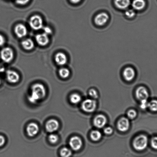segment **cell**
Segmentation results:
<instances>
[{
    "instance_id": "cell-1",
    "label": "cell",
    "mask_w": 157,
    "mask_h": 157,
    "mask_svg": "<svg viewBox=\"0 0 157 157\" xmlns=\"http://www.w3.org/2000/svg\"><path fill=\"white\" fill-rule=\"evenodd\" d=\"M45 95L46 90L44 85L40 83L35 84L32 87L31 95L29 97V100L31 103H34L44 98Z\"/></svg>"
},
{
    "instance_id": "cell-2",
    "label": "cell",
    "mask_w": 157,
    "mask_h": 157,
    "mask_svg": "<svg viewBox=\"0 0 157 157\" xmlns=\"http://www.w3.org/2000/svg\"><path fill=\"white\" fill-rule=\"evenodd\" d=\"M148 144V139L146 136L141 135L136 137L134 140L133 146L137 151L144 150L147 147Z\"/></svg>"
},
{
    "instance_id": "cell-3",
    "label": "cell",
    "mask_w": 157,
    "mask_h": 157,
    "mask_svg": "<svg viewBox=\"0 0 157 157\" xmlns=\"http://www.w3.org/2000/svg\"><path fill=\"white\" fill-rule=\"evenodd\" d=\"M29 25L30 27L34 30H39L43 28V21L42 17L39 15H35L30 18Z\"/></svg>"
},
{
    "instance_id": "cell-4",
    "label": "cell",
    "mask_w": 157,
    "mask_h": 157,
    "mask_svg": "<svg viewBox=\"0 0 157 157\" xmlns=\"http://www.w3.org/2000/svg\"><path fill=\"white\" fill-rule=\"evenodd\" d=\"M0 55L1 59L6 63H10L13 60V52L10 47H5L3 48Z\"/></svg>"
},
{
    "instance_id": "cell-5",
    "label": "cell",
    "mask_w": 157,
    "mask_h": 157,
    "mask_svg": "<svg viewBox=\"0 0 157 157\" xmlns=\"http://www.w3.org/2000/svg\"><path fill=\"white\" fill-rule=\"evenodd\" d=\"M82 109L85 112L91 113L94 112L96 107V103L95 101L87 99L82 104Z\"/></svg>"
},
{
    "instance_id": "cell-6",
    "label": "cell",
    "mask_w": 157,
    "mask_h": 157,
    "mask_svg": "<svg viewBox=\"0 0 157 157\" xmlns=\"http://www.w3.org/2000/svg\"><path fill=\"white\" fill-rule=\"evenodd\" d=\"M83 144L81 139L79 137H72L69 141L70 146L73 150L77 151L81 149Z\"/></svg>"
},
{
    "instance_id": "cell-7",
    "label": "cell",
    "mask_w": 157,
    "mask_h": 157,
    "mask_svg": "<svg viewBox=\"0 0 157 157\" xmlns=\"http://www.w3.org/2000/svg\"><path fill=\"white\" fill-rule=\"evenodd\" d=\"M109 18L107 13H100L96 16L94 20V22L97 25L101 26L105 25L107 22Z\"/></svg>"
},
{
    "instance_id": "cell-8",
    "label": "cell",
    "mask_w": 157,
    "mask_h": 157,
    "mask_svg": "<svg viewBox=\"0 0 157 157\" xmlns=\"http://www.w3.org/2000/svg\"><path fill=\"white\" fill-rule=\"evenodd\" d=\"M59 126V122L57 120L51 119L48 120L46 124V129L49 132H55L58 129Z\"/></svg>"
},
{
    "instance_id": "cell-9",
    "label": "cell",
    "mask_w": 157,
    "mask_h": 157,
    "mask_svg": "<svg viewBox=\"0 0 157 157\" xmlns=\"http://www.w3.org/2000/svg\"><path fill=\"white\" fill-rule=\"evenodd\" d=\"M15 33L18 37L22 38L26 36L27 30L26 27L22 24H18L14 29Z\"/></svg>"
},
{
    "instance_id": "cell-10",
    "label": "cell",
    "mask_w": 157,
    "mask_h": 157,
    "mask_svg": "<svg viewBox=\"0 0 157 157\" xmlns=\"http://www.w3.org/2000/svg\"><path fill=\"white\" fill-rule=\"evenodd\" d=\"M136 95L137 98L141 101L147 100L149 97L148 93L147 90L143 86H140L137 89Z\"/></svg>"
},
{
    "instance_id": "cell-11",
    "label": "cell",
    "mask_w": 157,
    "mask_h": 157,
    "mask_svg": "<svg viewBox=\"0 0 157 157\" xmlns=\"http://www.w3.org/2000/svg\"><path fill=\"white\" fill-rule=\"evenodd\" d=\"M107 122V119L104 116L102 115H97L94 118V125L98 128L104 127Z\"/></svg>"
},
{
    "instance_id": "cell-12",
    "label": "cell",
    "mask_w": 157,
    "mask_h": 157,
    "mask_svg": "<svg viewBox=\"0 0 157 157\" xmlns=\"http://www.w3.org/2000/svg\"><path fill=\"white\" fill-rule=\"evenodd\" d=\"M129 122L126 118H122L120 119L117 124V128L121 132H125L129 128Z\"/></svg>"
},
{
    "instance_id": "cell-13",
    "label": "cell",
    "mask_w": 157,
    "mask_h": 157,
    "mask_svg": "<svg viewBox=\"0 0 157 157\" xmlns=\"http://www.w3.org/2000/svg\"><path fill=\"white\" fill-rule=\"evenodd\" d=\"M39 127L36 123H31L28 124L27 127V132L29 136H34L39 131Z\"/></svg>"
},
{
    "instance_id": "cell-14",
    "label": "cell",
    "mask_w": 157,
    "mask_h": 157,
    "mask_svg": "<svg viewBox=\"0 0 157 157\" xmlns=\"http://www.w3.org/2000/svg\"><path fill=\"white\" fill-rule=\"evenodd\" d=\"M36 39L38 44L42 46L47 45L49 41L48 35L45 33H40L36 35Z\"/></svg>"
},
{
    "instance_id": "cell-15",
    "label": "cell",
    "mask_w": 157,
    "mask_h": 157,
    "mask_svg": "<svg viewBox=\"0 0 157 157\" xmlns=\"http://www.w3.org/2000/svg\"><path fill=\"white\" fill-rule=\"evenodd\" d=\"M123 77L125 79L128 81L133 80L135 76V70L130 67L125 68L123 73Z\"/></svg>"
},
{
    "instance_id": "cell-16",
    "label": "cell",
    "mask_w": 157,
    "mask_h": 157,
    "mask_svg": "<svg viewBox=\"0 0 157 157\" xmlns=\"http://www.w3.org/2000/svg\"><path fill=\"white\" fill-rule=\"evenodd\" d=\"M6 77L7 80L10 83H17L19 80V75L18 73L14 71L9 70L7 71Z\"/></svg>"
},
{
    "instance_id": "cell-17",
    "label": "cell",
    "mask_w": 157,
    "mask_h": 157,
    "mask_svg": "<svg viewBox=\"0 0 157 157\" xmlns=\"http://www.w3.org/2000/svg\"><path fill=\"white\" fill-rule=\"evenodd\" d=\"M56 63L59 65H63L67 62V58L65 54L62 52H59L55 56Z\"/></svg>"
},
{
    "instance_id": "cell-18",
    "label": "cell",
    "mask_w": 157,
    "mask_h": 157,
    "mask_svg": "<svg viewBox=\"0 0 157 157\" xmlns=\"http://www.w3.org/2000/svg\"><path fill=\"white\" fill-rule=\"evenodd\" d=\"M130 0H115V4L117 8L120 10L127 9L130 5Z\"/></svg>"
},
{
    "instance_id": "cell-19",
    "label": "cell",
    "mask_w": 157,
    "mask_h": 157,
    "mask_svg": "<svg viewBox=\"0 0 157 157\" xmlns=\"http://www.w3.org/2000/svg\"><path fill=\"white\" fill-rule=\"evenodd\" d=\"M146 2L144 0H134L132 6L134 10H141L146 6Z\"/></svg>"
},
{
    "instance_id": "cell-20",
    "label": "cell",
    "mask_w": 157,
    "mask_h": 157,
    "mask_svg": "<svg viewBox=\"0 0 157 157\" xmlns=\"http://www.w3.org/2000/svg\"><path fill=\"white\" fill-rule=\"evenodd\" d=\"M22 46L26 50H31L33 49L34 47V44L32 40L27 39L24 40L22 42Z\"/></svg>"
},
{
    "instance_id": "cell-21",
    "label": "cell",
    "mask_w": 157,
    "mask_h": 157,
    "mask_svg": "<svg viewBox=\"0 0 157 157\" xmlns=\"http://www.w3.org/2000/svg\"><path fill=\"white\" fill-rule=\"evenodd\" d=\"M90 137L93 141H98L101 138V134L98 131H94L91 133Z\"/></svg>"
},
{
    "instance_id": "cell-22",
    "label": "cell",
    "mask_w": 157,
    "mask_h": 157,
    "mask_svg": "<svg viewBox=\"0 0 157 157\" xmlns=\"http://www.w3.org/2000/svg\"><path fill=\"white\" fill-rule=\"evenodd\" d=\"M70 100L71 103L76 104L80 103L81 100V97L78 94H71L70 97Z\"/></svg>"
},
{
    "instance_id": "cell-23",
    "label": "cell",
    "mask_w": 157,
    "mask_h": 157,
    "mask_svg": "<svg viewBox=\"0 0 157 157\" xmlns=\"http://www.w3.org/2000/svg\"><path fill=\"white\" fill-rule=\"evenodd\" d=\"M62 157H70L72 155V152L71 149L67 147H63L60 152Z\"/></svg>"
},
{
    "instance_id": "cell-24",
    "label": "cell",
    "mask_w": 157,
    "mask_h": 157,
    "mask_svg": "<svg viewBox=\"0 0 157 157\" xmlns=\"http://www.w3.org/2000/svg\"><path fill=\"white\" fill-rule=\"evenodd\" d=\"M59 75L63 78H66L69 77L70 74L69 70L67 68H61L59 71Z\"/></svg>"
},
{
    "instance_id": "cell-25",
    "label": "cell",
    "mask_w": 157,
    "mask_h": 157,
    "mask_svg": "<svg viewBox=\"0 0 157 157\" xmlns=\"http://www.w3.org/2000/svg\"><path fill=\"white\" fill-rule=\"evenodd\" d=\"M148 108L152 112H157V100L151 101L148 103Z\"/></svg>"
},
{
    "instance_id": "cell-26",
    "label": "cell",
    "mask_w": 157,
    "mask_h": 157,
    "mask_svg": "<svg viewBox=\"0 0 157 157\" xmlns=\"http://www.w3.org/2000/svg\"><path fill=\"white\" fill-rule=\"evenodd\" d=\"M59 138L58 136L56 134H52L49 136L48 140L52 144H55L58 141Z\"/></svg>"
},
{
    "instance_id": "cell-27",
    "label": "cell",
    "mask_w": 157,
    "mask_h": 157,
    "mask_svg": "<svg viewBox=\"0 0 157 157\" xmlns=\"http://www.w3.org/2000/svg\"><path fill=\"white\" fill-rule=\"evenodd\" d=\"M126 16L129 18H133L136 15L135 10L132 9H129L125 12V13Z\"/></svg>"
},
{
    "instance_id": "cell-28",
    "label": "cell",
    "mask_w": 157,
    "mask_h": 157,
    "mask_svg": "<svg viewBox=\"0 0 157 157\" xmlns=\"http://www.w3.org/2000/svg\"><path fill=\"white\" fill-rule=\"evenodd\" d=\"M127 115L129 118L132 119L136 117V112L135 110H130L128 112Z\"/></svg>"
},
{
    "instance_id": "cell-29",
    "label": "cell",
    "mask_w": 157,
    "mask_h": 157,
    "mask_svg": "<svg viewBox=\"0 0 157 157\" xmlns=\"http://www.w3.org/2000/svg\"><path fill=\"white\" fill-rule=\"evenodd\" d=\"M89 94L91 97L93 98L96 99L98 97V94L97 91L94 89H91L89 91Z\"/></svg>"
},
{
    "instance_id": "cell-30",
    "label": "cell",
    "mask_w": 157,
    "mask_h": 157,
    "mask_svg": "<svg viewBox=\"0 0 157 157\" xmlns=\"http://www.w3.org/2000/svg\"><path fill=\"white\" fill-rule=\"evenodd\" d=\"M148 102L147 100H143L141 101V104L140 105V107L143 109H145L148 108Z\"/></svg>"
},
{
    "instance_id": "cell-31",
    "label": "cell",
    "mask_w": 157,
    "mask_h": 157,
    "mask_svg": "<svg viewBox=\"0 0 157 157\" xmlns=\"http://www.w3.org/2000/svg\"><path fill=\"white\" fill-rule=\"evenodd\" d=\"M151 145L153 148L157 149V137H154L151 141Z\"/></svg>"
},
{
    "instance_id": "cell-32",
    "label": "cell",
    "mask_w": 157,
    "mask_h": 157,
    "mask_svg": "<svg viewBox=\"0 0 157 157\" xmlns=\"http://www.w3.org/2000/svg\"><path fill=\"white\" fill-rule=\"evenodd\" d=\"M30 0H16V2L18 4L20 5H24L28 3Z\"/></svg>"
},
{
    "instance_id": "cell-33",
    "label": "cell",
    "mask_w": 157,
    "mask_h": 157,
    "mask_svg": "<svg viewBox=\"0 0 157 157\" xmlns=\"http://www.w3.org/2000/svg\"><path fill=\"white\" fill-rule=\"evenodd\" d=\"M43 29L44 31V33L47 35L51 34L52 33V30L51 29L48 27H43Z\"/></svg>"
},
{
    "instance_id": "cell-34",
    "label": "cell",
    "mask_w": 157,
    "mask_h": 157,
    "mask_svg": "<svg viewBox=\"0 0 157 157\" xmlns=\"http://www.w3.org/2000/svg\"><path fill=\"white\" fill-rule=\"evenodd\" d=\"M113 132V130L112 128L110 127L106 128L104 130V132L107 135H110Z\"/></svg>"
},
{
    "instance_id": "cell-35",
    "label": "cell",
    "mask_w": 157,
    "mask_h": 157,
    "mask_svg": "<svg viewBox=\"0 0 157 157\" xmlns=\"http://www.w3.org/2000/svg\"><path fill=\"white\" fill-rule=\"evenodd\" d=\"M5 143L6 139L2 135H0V147L4 146Z\"/></svg>"
},
{
    "instance_id": "cell-36",
    "label": "cell",
    "mask_w": 157,
    "mask_h": 157,
    "mask_svg": "<svg viewBox=\"0 0 157 157\" xmlns=\"http://www.w3.org/2000/svg\"><path fill=\"white\" fill-rule=\"evenodd\" d=\"M5 39L3 36L0 34V47L2 46L5 43Z\"/></svg>"
},
{
    "instance_id": "cell-37",
    "label": "cell",
    "mask_w": 157,
    "mask_h": 157,
    "mask_svg": "<svg viewBox=\"0 0 157 157\" xmlns=\"http://www.w3.org/2000/svg\"><path fill=\"white\" fill-rule=\"evenodd\" d=\"M73 4H78L82 0H70Z\"/></svg>"
},
{
    "instance_id": "cell-38",
    "label": "cell",
    "mask_w": 157,
    "mask_h": 157,
    "mask_svg": "<svg viewBox=\"0 0 157 157\" xmlns=\"http://www.w3.org/2000/svg\"><path fill=\"white\" fill-rule=\"evenodd\" d=\"M4 68L2 65H0V72H3L4 71Z\"/></svg>"
}]
</instances>
